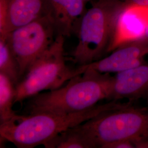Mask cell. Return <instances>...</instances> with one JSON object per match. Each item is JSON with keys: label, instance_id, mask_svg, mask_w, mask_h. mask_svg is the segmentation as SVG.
I'll use <instances>...</instances> for the list:
<instances>
[{"label": "cell", "instance_id": "cell-1", "mask_svg": "<svg viewBox=\"0 0 148 148\" xmlns=\"http://www.w3.org/2000/svg\"><path fill=\"white\" fill-rule=\"evenodd\" d=\"M130 101H111L98 104L85 111L57 114L40 112L28 115H16L0 125V135L3 140L19 148L43 145L59 134L78 126L103 112L129 106Z\"/></svg>", "mask_w": 148, "mask_h": 148}, {"label": "cell", "instance_id": "cell-2", "mask_svg": "<svg viewBox=\"0 0 148 148\" xmlns=\"http://www.w3.org/2000/svg\"><path fill=\"white\" fill-rule=\"evenodd\" d=\"M113 76L86 70L56 90L32 97L27 106L29 114L40 112L66 114L85 111L109 99Z\"/></svg>", "mask_w": 148, "mask_h": 148}, {"label": "cell", "instance_id": "cell-3", "mask_svg": "<svg viewBox=\"0 0 148 148\" xmlns=\"http://www.w3.org/2000/svg\"><path fill=\"white\" fill-rule=\"evenodd\" d=\"M81 19L78 43L70 59L79 66L92 63L108 52L117 16L125 5L121 0H95Z\"/></svg>", "mask_w": 148, "mask_h": 148}, {"label": "cell", "instance_id": "cell-4", "mask_svg": "<svg viewBox=\"0 0 148 148\" xmlns=\"http://www.w3.org/2000/svg\"><path fill=\"white\" fill-rule=\"evenodd\" d=\"M65 37L57 35L52 44L32 64L15 87L14 103L43 92L56 90L75 76L82 74L66 63Z\"/></svg>", "mask_w": 148, "mask_h": 148}, {"label": "cell", "instance_id": "cell-5", "mask_svg": "<svg viewBox=\"0 0 148 148\" xmlns=\"http://www.w3.org/2000/svg\"><path fill=\"white\" fill-rule=\"evenodd\" d=\"M81 126L96 148L121 140H132L137 144L148 140V107L131 104L103 112Z\"/></svg>", "mask_w": 148, "mask_h": 148}, {"label": "cell", "instance_id": "cell-6", "mask_svg": "<svg viewBox=\"0 0 148 148\" xmlns=\"http://www.w3.org/2000/svg\"><path fill=\"white\" fill-rule=\"evenodd\" d=\"M56 36L53 23L44 14L7 35L5 40L18 62L21 79Z\"/></svg>", "mask_w": 148, "mask_h": 148}, {"label": "cell", "instance_id": "cell-7", "mask_svg": "<svg viewBox=\"0 0 148 148\" xmlns=\"http://www.w3.org/2000/svg\"><path fill=\"white\" fill-rule=\"evenodd\" d=\"M147 64L148 43L134 41L117 48L106 57L81 67L84 72L86 70H90L101 74H110Z\"/></svg>", "mask_w": 148, "mask_h": 148}, {"label": "cell", "instance_id": "cell-8", "mask_svg": "<svg viewBox=\"0 0 148 148\" xmlns=\"http://www.w3.org/2000/svg\"><path fill=\"white\" fill-rule=\"evenodd\" d=\"M148 25V6L124 5L117 16L108 52L141 38Z\"/></svg>", "mask_w": 148, "mask_h": 148}, {"label": "cell", "instance_id": "cell-9", "mask_svg": "<svg viewBox=\"0 0 148 148\" xmlns=\"http://www.w3.org/2000/svg\"><path fill=\"white\" fill-rule=\"evenodd\" d=\"M86 3L84 0H43V14L53 23L57 35L69 37L76 33Z\"/></svg>", "mask_w": 148, "mask_h": 148}, {"label": "cell", "instance_id": "cell-10", "mask_svg": "<svg viewBox=\"0 0 148 148\" xmlns=\"http://www.w3.org/2000/svg\"><path fill=\"white\" fill-rule=\"evenodd\" d=\"M126 99L133 103L148 101V64L116 73L113 76L109 101Z\"/></svg>", "mask_w": 148, "mask_h": 148}, {"label": "cell", "instance_id": "cell-11", "mask_svg": "<svg viewBox=\"0 0 148 148\" xmlns=\"http://www.w3.org/2000/svg\"><path fill=\"white\" fill-rule=\"evenodd\" d=\"M43 13V0H10L8 33L36 19Z\"/></svg>", "mask_w": 148, "mask_h": 148}, {"label": "cell", "instance_id": "cell-12", "mask_svg": "<svg viewBox=\"0 0 148 148\" xmlns=\"http://www.w3.org/2000/svg\"><path fill=\"white\" fill-rule=\"evenodd\" d=\"M46 148H95L81 125L70 128L45 143Z\"/></svg>", "mask_w": 148, "mask_h": 148}, {"label": "cell", "instance_id": "cell-13", "mask_svg": "<svg viewBox=\"0 0 148 148\" xmlns=\"http://www.w3.org/2000/svg\"><path fill=\"white\" fill-rule=\"evenodd\" d=\"M15 84L8 76L0 73L1 123L8 121L16 115L13 110L15 98Z\"/></svg>", "mask_w": 148, "mask_h": 148}, {"label": "cell", "instance_id": "cell-14", "mask_svg": "<svg viewBox=\"0 0 148 148\" xmlns=\"http://www.w3.org/2000/svg\"><path fill=\"white\" fill-rule=\"evenodd\" d=\"M0 73L16 85L21 79L19 68L5 38H0Z\"/></svg>", "mask_w": 148, "mask_h": 148}, {"label": "cell", "instance_id": "cell-15", "mask_svg": "<svg viewBox=\"0 0 148 148\" xmlns=\"http://www.w3.org/2000/svg\"><path fill=\"white\" fill-rule=\"evenodd\" d=\"M10 0H0V38H5L8 33Z\"/></svg>", "mask_w": 148, "mask_h": 148}, {"label": "cell", "instance_id": "cell-16", "mask_svg": "<svg viewBox=\"0 0 148 148\" xmlns=\"http://www.w3.org/2000/svg\"><path fill=\"white\" fill-rule=\"evenodd\" d=\"M103 148H136V142L132 140H121L106 144Z\"/></svg>", "mask_w": 148, "mask_h": 148}, {"label": "cell", "instance_id": "cell-17", "mask_svg": "<svg viewBox=\"0 0 148 148\" xmlns=\"http://www.w3.org/2000/svg\"><path fill=\"white\" fill-rule=\"evenodd\" d=\"M125 5L148 6V0H121Z\"/></svg>", "mask_w": 148, "mask_h": 148}, {"label": "cell", "instance_id": "cell-18", "mask_svg": "<svg viewBox=\"0 0 148 148\" xmlns=\"http://www.w3.org/2000/svg\"><path fill=\"white\" fill-rule=\"evenodd\" d=\"M135 41H137L139 42L145 43H148V25L145 30V32H144V34H143L142 37Z\"/></svg>", "mask_w": 148, "mask_h": 148}, {"label": "cell", "instance_id": "cell-19", "mask_svg": "<svg viewBox=\"0 0 148 148\" xmlns=\"http://www.w3.org/2000/svg\"><path fill=\"white\" fill-rule=\"evenodd\" d=\"M136 148H148V140L137 143Z\"/></svg>", "mask_w": 148, "mask_h": 148}, {"label": "cell", "instance_id": "cell-20", "mask_svg": "<svg viewBox=\"0 0 148 148\" xmlns=\"http://www.w3.org/2000/svg\"><path fill=\"white\" fill-rule=\"evenodd\" d=\"M85 1H86V2H92L93 1H95V0H84Z\"/></svg>", "mask_w": 148, "mask_h": 148}]
</instances>
